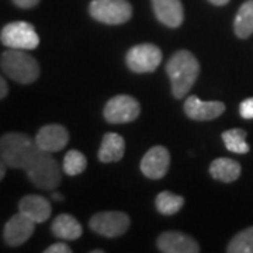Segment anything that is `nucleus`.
Here are the masks:
<instances>
[{"mask_svg":"<svg viewBox=\"0 0 253 253\" xmlns=\"http://www.w3.org/2000/svg\"><path fill=\"white\" fill-rule=\"evenodd\" d=\"M52 199L56 200V201H62L63 196L62 194H59V193H56V191H54V193H52Z\"/></svg>","mask_w":253,"mask_h":253,"instance_id":"obj_31","label":"nucleus"},{"mask_svg":"<svg viewBox=\"0 0 253 253\" xmlns=\"http://www.w3.org/2000/svg\"><path fill=\"white\" fill-rule=\"evenodd\" d=\"M69 141V132L65 126L59 124H48L40 128L37 132L36 142L37 145L48 154L58 152L63 149Z\"/></svg>","mask_w":253,"mask_h":253,"instance_id":"obj_13","label":"nucleus"},{"mask_svg":"<svg viewBox=\"0 0 253 253\" xmlns=\"http://www.w3.org/2000/svg\"><path fill=\"white\" fill-rule=\"evenodd\" d=\"M131 219L123 211H104L94 214L90 219V228L93 232L106 238L126 234L129 228Z\"/></svg>","mask_w":253,"mask_h":253,"instance_id":"obj_8","label":"nucleus"},{"mask_svg":"<svg viewBox=\"0 0 253 253\" xmlns=\"http://www.w3.org/2000/svg\"><path fill=\"white\" fill-rule=\"evenodd\" d=\"M72 249L68 246L66 244H62V242H58V244L51 245L49 248H46L44 253H71Z\"/></svg>","mask_w":253,"mask_h":253,"instance_id":"obj_26","label":"nucleus"},{"mask_svg":"<svg viewBox=\"0 0 253 253\" xmlns=\"http://www.w3.org/2000/svg\"><path fill=\"white\" fill-rule=\"evenodd\" d=\"M162 62V51L154 44H139L126 52V65L136 73H148L156 71Z\"/></svg>","mask_w":253,"mask_h":253,"instance_id":"obj_7","label":"nucleus"},{"mask_svg":"<svg viewBox=\"0 0 253 253\" xmlns=\"http://www.w3.org/2000/svg\"><path fill=\"white\" fill-rule=\"evenodd\" d=\"M126 154V141L116 132H107L103 136L99 149V161L103 163L120 162Z\"/></svg>","mask_w":253,"mask_h":253,"instance_id":"obj_17","label":"nucleus"},{"mask_svg":"<svg viewBox=\"0 0 253 253\" xmlns=\"http://www.w3.org/2000/svg\"><path fill=\"white\" fill-rule=\"evenodd\" d=\"M6 163L1 162V168H0V179H4V173H6Z\"/></svg>","mask_w":253,"mask_h":253,"instance_id":"obj_30","label":"nucleus"},{"mask_svg":"<svg viewBox=\"0 0 253 253\" xmlns=\"http://www.w3.org/2000/svg\"><path fill=\"white\" fill-rule=\"evenodd\" d=\"M225 111V104L221 101H203L197 96H189L184 101L186 116L196 121H210L219 117Z\"/></svg>","mask_w":253,"mask_h":253,"instance_id":"obj_14","label":"nucleus"},{"mask_svg":"<svg viewBox=\"0 0 253 253\" xmlns=\"http://www.w3.org/2000/svg\"><path fill=\"white\" fill-rule=\"evenodd\" d=\"M7 93H9V86H7V83H6V79L1 78V79H0V97L4 99V97L7 96Z\"/></svg>","mask_w":253,"mask_h":253,"instance_id":"obj_28","label":"nucleus"},{"mask_svg":"<svg viewBox=\"0 0 253 253\" xmlns=\"http://www.w3.org/2000/svg\"><path fill=\"white\" fill-rule=\"evenodd\" d=\"M0 65L3 73L17 83L28 84L36 82L40 76V65L37 59L24 49L10 48L4 51L0 58Z\"/></svg>","mask_w":253,"mask_h":253,"instance_id":"obj_3","label":"nucleus"},{"mask_svg":"<svg viewBox=\"0 0 253 253\" xmlns=\"http://www.w3.org/2000/svg\"><path fill=\"white\" fill-rule=\"evenodd\" d=\"M156 18L163 26L170 28L180 27L184 20L181 0H152Z\"/></svg>","mask_w":253,"mask_h":253,"instance_id":"obj_15","label":"nucleus"},{"mask_svg":"<svg viewBox=\"0 0 253 253\" xmlns=\"http://www.w3.org/2000/svg\"><path fill=\"white\" fill-rule=\"evenodd\" d=\"M13 3L20 9H31V7H36L40 3V0H13Z\"/></svg>","mask_w":253,"mask_h":253,"instance_id":"obj_27","label":"nucleus"},{"mask_svg":"<svg viewBox=\"0 0 253 253\" xmlns=\"http://www.w3.org/2000/svg\"><path fill=\"white\" fill-rule=\"evenodd\" d=\"M234 31L238 38H248L253 34V0H246L239 7L234 20Z\"/></svg>","mask_w":253,"mask_h":253,"instance_id":"obj_20","label":"nucleus"},{"mask_svg":"<svg viewBox=\"0 0 253 253\" xmlns=\"http://www.w3.org/2000/svg\"><path fill=\"white\" fill-rule=\"evenodd\" d=\"M226 252L229 253H253V226L246 228L236 234L229 242Z\"/></svg>","mask_w":253,"mask_h":253,"instance_id":"obj_24","label":"nucleus"},{"mask_svg":"<svg viewBox=\"0 0 253 253\" xmlns=\"http://www.w3.org/2000/svg\"><path fill=\"white\" fill-rule=\"evenodd\" d=\"M86 166H87V159H86V156L82 154L81 151L72 149V151H69L68 154L65 155V158H63L62 169L68 176H78V174H81V173L84 172Z\"/></svg>","mask_w":253,"mask_h":253,"instance_id":"obj_23","label":"nucleus"},{"mask_svg":"<svg viewBox=\"0 0 253 253\" xmlns=\"http://www.w3.org/2000/svg\"><path fill=\"white\" fill-rule=\"evenodd\" d=\"M34 229H36V222L26 217L24 214L18 212L10 218L4 225V229H3L4 242L9 246L17 248L24 242H27L34 234Z\"/></svg>","mask_w":253,"mask_h":253,"instance_id":"obj_11","label":"nucleus"},{"mask_svg":"<svg viewBox=\"0 0 253 253\" xmlns=\"http://www.w3.org/2000/svg\"><path fill=\"white\" fill-rule=\"evenodd\" d=\"M169 166H170L169 151L165 146L156 145L144 155L141 161V172L144 173V176L148 179L159 180L168 173Z\"/></svg>","mask_w":253,"mask_h":253,"instance_id":"obj_10","label":"nucleus"},{"mask_svg":"<svg viewBox=\"0 0 253 253\" xmlns=\"http://www.w3.org/2000/svg\"><path fill=\"white\" fill-rule=\"evenodd\" d=\"M1 44L13 49H36L40 45V37L33 24L26 21H14L1 28Z\"/></svg>","mask_w":253,"mask_h":253,"instance_id":"obj_6","label":"nucleus"},{"mask_svg":"<svg viewBox=\"0 0 253 253\" xmlns=\"http://www.w3.org/2000/svg\"><path fill=\"white\" fill-rule=\"evenodd\" d=\"M222 141L226 149L234 154L244 155L249 152V145L246 144V131L241 128H234L222 132Z\"/></svg>","mask_w":253,"mask_h":253,"instance_id":"obj_22","label":"nucleus"},{"mask_svg":"<svg viewBox=\"0 0 253 253\" xmlns=\"http://www.w3.org/2000/svg\"><path fill=\"white\" fill-rule=\"evenodd\" d=\"M104 251H99V249H96V251H91V253H103Z\"/></svg>","mask_w":253,"mask_h":253,"instance_id":"obj_32","label":"nucleus"},{"mask_svg":"<svg viewBox=\"0 0 253 253\" xmlns=\"http://www.w3.org/2000/svg\"><path fill=\"white\" fill-rule=\"evenodd\" d=\"M18 211L30 219H33L36 224H41V222H45L46 219L51 217L52 207H51L49 200L45 197L30 194V196H26L20 200Z\"/></svg>","mask_w":253,"mask_h":253,"instance_id":"obj_16","label":"nucleus"},{"mask_svg":"<svg viewBox=\"0 0 253 253\" xmlns=\"http://www.w3.org/2000/svg\"><path fill=\"white\" fill-rule=\"evenodd\" d=\"M241 117L245 120H253V97L245 99L239 106Z\"/></svg>","mask_w":253,"mask_h":253,"instance_id":"obj_25","label":"nucleus"},{"mask_svg":"<svg viewBox=\"0 0 253 253\" xmlns=\"http://www.w3.org/2000/svg\"><path fill=\"white\" fill-rule=\"evenodd\" d=\"M184 204V199L181 196L173 194L170 191H162L156 196L155 200V206L158 212H161L163 215H173L176 212H179Z\"/></svg>","mask_w":253,"mask_h":253,"instance_id":"obj_21","label":"nucleus"},{"mask_svg":"<svg viewBox=\"0 0 253 253\" xmlns=\"http://www.w3.org/2000/svg\"><path fill=\"white\" fill-rule=\"evenodd\" d=\"M241 165L231 158H218L210 165V174L215 180L224 183H232L241 176Z\"/></svg>","mask_w":253,"mask_h":253,"instance_id":"obj_18","label":"nucleus"},{"mask_svg":"<svg viewBox=\"0 0 253 253\" xmlns=\"http://www.w3.org/2000/svg\"><path fill=\"white\" fill-rule=\"evenodd\" d=\"M158 249L163 253H199V244L183 232L177 231H168L159 235L158 241Z\"/></svg>","mask_w":253,"mask_h":253,"instance_id":"obj_12","label":"nucleus"},{"mask_svg":"<svg viewBox=\"0 0 253 253\" xmlns=\"http://www.w3.org/2000/svg\"><path fill=\"white\" fill-rule=\"evenodd\" d=\"M44 151L37 145L36 139L21 132H9L0 139L1 162L13 169H27Z\"/></svg>","mask_w":253,"mask_h":253,"instance_id":"obj_1","label":"nucleus"},{"mask_svg":"<svg viewBox=\"0 0 253 253\" xmlns=\"http://www.w3.org/2000/svg\"><path fill=\"white\" fill-rule=\"evenodd\" d=\"M208 1L212 3V4H215V6H224L229 0H208Z\"/></svg>","mask_w":253,"mask_h":253,"instance_id":"obj_29","label":"nucleus"},{"mask_svg":"<svg viewBox=\"0 0 253 253\" xmlns=\"http://www.w3.org/2000/svg\"><path fill=\"white\" fill-rule=\"evenodd\" d=\"M52 234L63 241H75L79 239L83 232L81 222L69 214H61L55 218L52 222Z\"/></svg>","mask_w":253,"mask_h":253,"instance_id":"obj_19","label":"nucleus"},{"mask_svg":"<svg viewBox=\"0 0 253 253\" xmlns=\"http://www.w3.org/2000/svg\"><path fill=\"white\" fill-rule=\"evenodd\" d=\"M166 73L172 84L173 96L183 99L199 78L200 63L190 51L181 49L168 61Z\"/></svg>","mask_w":253,"mask_h":253,"instance_id":"obj_2","label":"nucleus"},{"mask_svg":"<svg viewBox=\"0 0 253 253\" xmlns=\"http://www.w3.org/2000/svg\"><path fill=\"white\" fill-rule=\"evenodd\" d=\"M89 11L96 21L110 26L124 24L132 17V6L126 0H91Z\"/></svg>","mask_w":253,"mask_h":253,"instance_id":"obj_5","label":"nucleus"},{"mask_svg":"<svg viewBox=\"0 0 253 253\" xmlns=\"http://www.w3.org/2000/svg\"><path fill=\"white\" fill-rule=\"evenodd\" d=\"M62 168L48 152H42L26 169L28 180L37 189L55 190L62 180Z\"/></svg>","mask_w":253,"mask_h":253,"instance_id":"obj_4","label":"nucleus"},{"mask_svg":"<svg viewBox=\"0 0 253 253\" xmlns=\"http://www.w3.org/2000/svg\"><path fill=\"white\" fill-rule=\"evenodd\" d=\"M141 113L139 103L132 96L118 94L110 99L104 107V118L110 124H126L138 118Z\"/></svg>","mask_w":253,"mask_h":253,"instance_id":"obj_9","label":"nucleus"}]
</instances>
